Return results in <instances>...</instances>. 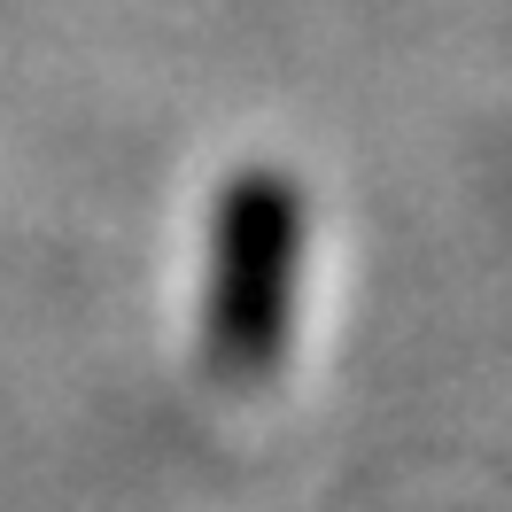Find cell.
I'll list each match as a JSON object with an SVG mask.
<instances>
[{
  "label": "cell",
  "mask_w": 512,
  "mask_h": 512,
  "mask_svg": "<svg viewBox=\"0 0 512 512\" xmlns=\"http://www.w3.org/2000/svg\"><path fill=\"white\" fill-rule=\"evenodd\" d=\"M295 249H303V210L280 171H241L218 202V256H210V365L225 381L272 373L288 342L295 303Z\"/></svg>",
  "instance_id": "6da1fadb"
}]
</instances>
